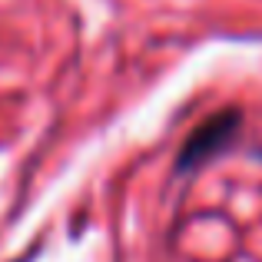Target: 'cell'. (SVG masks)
Returning a JSON list of instances; mask_svg holds the SVG:
<instances>
[{
    "instance_id": "6da1fadb",
    "label": "cell",
    "mask_w": 262,
    "mask_h": 262,
    "mask_svg": "<svg viewBox=\"0 0 262 262\" xmlns=\"http://www.w3.org/2000/svg\"><path fill=\"white\" fill-rule=\"evenodd\" d=\"M239 129H243V110L239 106H226V110H219V113L206 116V120L186 136L183 146H179L176 173L189 176V173H196V169H203L206 163H212L216 156H223L226 149L236 143Z\"/></svg>"
}]
</instances>
